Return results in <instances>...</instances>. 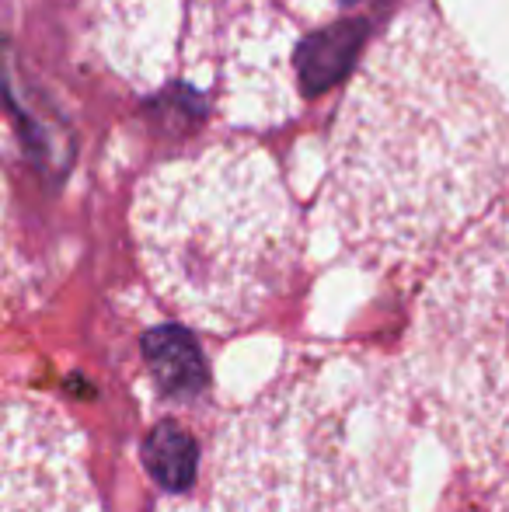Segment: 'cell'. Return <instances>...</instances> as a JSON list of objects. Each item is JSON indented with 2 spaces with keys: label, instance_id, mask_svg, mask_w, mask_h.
Instances as JSON below:
<instances>
[{
  "label": "cell",
  "instance_id": "1",
  "mask_svg": "<svg viewBox=\"0 0 509 512\" xmlns=\"http://www.w3.org/2000/svg\"><path fill=\"white\" fill-rule=\"evenodd\" d=\"M506 192L509 105L436 14H405L332 126L325 206L342 248L377 272L419 269Z\"/></svg>",
  "mask_w": 509,
  "mask_h": 512
},
{
  "label": "cell",
  "instance_id": "2",
  "mask_svg": "<svg viewBox=\"0 0 509 512\" xmlns=\"http://www.w3.org/2000/svg\"><path fill=\"white\" fill-rule=\"evenodd\" d=\"M415 411L391 359L300 352L220 429L210 512H405Z\"/></svg>",
  "mask_w": 509,
  "mask_h": 512
},
{
  "label": "cell",
  "instance_id": "3",
  "mask_svg": "<svg viewBox=\"0 0 509 512\" xmlns=\"http://www.w3.org/2000/svg\"><path fill=\"white\" fill-rule=\"evenodd\" d=\"M129 223L154 293L213 335L262 321L290 293L304 255L300 209L255 143H213L157 164Z\"/></svg>",
  "mask_w": 509,
  "mask_h": 512
},
{
  "label": "cell",
  "instance_id": "4",
  "mask_svg": "<svg viewBox=\"0 0 509 512\" xmlns=\"http://www.w3.org/2000/svg\"><path fill=\"white\" fill-rule=\"evenodd\" d=\"M401 370L443 446L475 478H509V199L429 272Z\"/></svg>",
  "mask_w": 509,
  "mask_h": 512
},
{
  "label": "cell",
  "instance_id": "5",
  "mask_svg": "<svg viewBox=\"0 0 509 512\" xmlns=\"http://www.w3.org/2000/svg\"><path fill=\"white\" fill-rule=\"evenodd\" d=\"M0 512H98L84 432L11 387H0Z\"/></svg>",
  "mask_w": 509,
  "mask_h": 512
},
{
  "label": "cell",
  "instance_id": "6",
  "mask_svg": "<svg viewBox=\"0 0 509 512\" xmlns=\"http://www.w3.org/2000/svg\"><path fill=\"white\" fill-rule=\"evenodd\" d=\"M143 352L150 359L154 380L161 384V391H168L171 398L192 401L206 387V366L199 356L196 342L185 335L182 328H157L147 335Z\"/></svg>",
  "mask_w": 509,
  "mask_h": 512
},
{
  "label": "cell",
  "instance_id": "7",
  "mask_svg": "<svg viewBox=\"0 0 509 512\" xmlns=\"http://www.w3.org/2000/svg\"><path fill=\"white\" fill-rule=\"evenodd\" d=\"M363 35H367V28L356 25V21H346V25L314 35V39L300 49V77H304V88L311 91V95L314 91L332 88V84L339 81L349 56H353L356 46L363 42Z\"/></svg>",
  "mask_w": 509,
  "mask_h": 512
},
{
  "label": "cell",
  "instance_id": "8",
  "mask_svg": "<svg viewBox=\"0 0 509 512\" xmlns=\"http://www.w3.org/2000/svg\"><path fill=\"white\" fill-rule=\"evenodd\" d=\"M199 453L189 432L175 422H161L147 436V467L164 488H185L196 478Z\"/></svg>",
  "mask_w": 509,
  "mask_h": 512
},
{
  "label": "cell",
  "instance_id": "9",
  "mask_svg": "<svg viewBox=\"0 0 509 512\" xmlns=\"http://www.w3.org/2000/svg\"><path fill=\"white\" fill-rule=\"evenodd\" d=\"M14 300H18V262H14L11 234H7V209L4 192H0V328L11 317Z\"/></svg>",
  "mask_w": 509,
  "mask_h": 512
},
{
  "label": "cell",
  "instance_id": "10",
  "mask_svg": "<svg viewBox=\"0 0 509 512\" xmlns=\"http://www.w3.org/2000/svg\"><path fill=\"white\" fill-rule=\"evenodd\" d=\"M447 512H509V478L485 481L482 492L468 495Z\"/></svg>",
  "mask_w": 509,
  "mask_h": 512
}]
</instances>
